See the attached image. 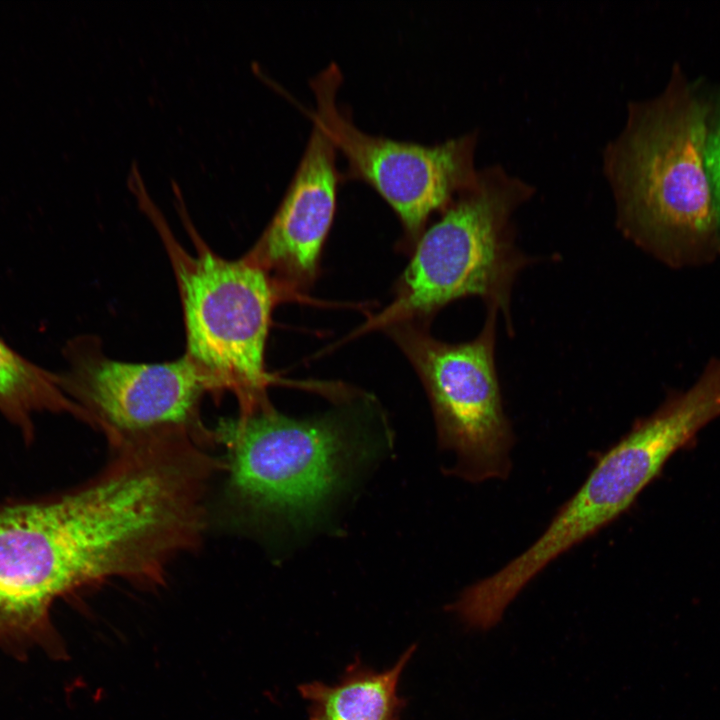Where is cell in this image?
Masks as SVG:
<instances>
[{
    "instance_id": "obj_7",
    "label": "cell",
    "mask_w": 720,
    "mask_h": 720,
    "mask_svg": "<svg viewBox=\"0 0 720 720\" xmlns=\"http://www.w3.org/2000/svg\"><path fill=\"white\" fill-rule=\"evenodd\" d=\"M497 316L487 309L480 334L459 344L412 326H391L427 391L439 446L455 456L448 473L472 483L506 479L512 466L515 436L495 365Z\"/></svg>"
},
{
    "instance_id": "obj_8",
    "label": "cell",
    "mask_w": 720,
    "mask_h": 720,
    "mask_svg": "<svg viewBox=\"0 0 720 720\" xmlns=\"http://www.w3.org/2000/svg\"><path fill=\"white\" fill-rule=\"evenodd\" d=\"M341 80L340 68L334 62L316 74L310 81L316 108L304 110L321 124L346 158L347 169L342 176L372 186L395 211L406 233L418 238L434 212L442 211L476 181L477 135L470 132L424 145L366 133L337 105Z\"/></svg>"
},
{
    "instance_id": "obj_4",
    "label": "cell",
    "mask_w": 720,
    "mask_h": 720,
    "mask_svg": "<svg viewBox=\"0 0 720 720\" xmlns=\"http://www.w3.org/2000/svg\"><path fill=\"white\" fill-rule=\"evenodd\" d=\"M720 417V396L695 382L672 392L651 415L638 419L597 460L545 531L495 574L471 585L470 600L485 618L499 620L518 593L543 569L616 520L661 472L667 460Z\"/></svg>"
},
{
    "instance_id": "obj_2",
    "label": "cell",
    "mask_w": 720,
    "mask_h": 720,
    "mask_svg": "<svg viewBox=\"0 0 720 720\" xmlns=\"http://www.w3.org/2000/svg\"><path fill=\"white\" fill-rule=\"evenodd\" d=\"M709 109L679 67L657 97L629 104L604 170L626 238L672 268L720 256V222L705 165Z\"/></svg>"
},
{
    "instance_id": "obj_11",
    "label": "cell",
    "mask_w": 720,
    "mask_h": 720,
    "mask_svg": "<svg viewBox=\"0 0 720 720\" xmlns=\"http://www.w3.org/2000/svg\"><path fill=\"white\" fill-rule=\"evenodd\" d=\"M415 646L389 670L375 672L361 663L349 666L338 684L314 681L298 687L308 701V720H399L403 707L397 695L399 677Z\"/></svg>"
},
{
    "instance_id": "obj_1",
    "label": "cell",
    "mask_w": 720,
    "mask_h": 720,
    "mask_svg": "<svg viewBox=\"0 0 720 720\" xmlns=\"http://www.w3.org/2000/svg\"><path fill=\"white\" fill-rule=\"evenodd\" d=\"M192 482L164 447H113L95 479L49 499L0 505V639L48 631L58 597L107 579L159 585L198 541Z\"/></svg>"
},
{
    "instance_id": "obj_9",
    "label": "cell",
    "mask_w": 720,
    "mask_h": 720,
    "mask_svg": "<svg viewBox=\"0 0 720 720\" xmlns=\"http://www.w3.org/2000/svg\"><path fill=\"white\" fill-rule=\"evenodd\" d=\"M65 356L62 388L80 402L88 420L103 428L111 444L160 429L201 428L198 405L214 387L186 355L161 363L123 362L78 339Z\"/></svg>"
},
{
    "instance_id": "obj_13",
    "label": "cell",
    "mask_w": 720,
    "mask_h": 720,
    "mask_svg": "<svg viewBox=\"0 0 720 720\" xmlns=\"http://www.w3.org/2000/svg\"><path fill=\"white\" fill-rule=\"evenodd\" d=\"M711 120L706 139L705 165L720 222V99Z\"/></svg>"
},
{
    "instance_id": "obj_12",
    "label": "cell",
    "mask_w": 720,
    "mask_h": 720,
    "mask_svg": "<svg viewBox=\"0 0 720 720\" xmlns=\"http://www.w3.org/2000/svg\"><path fill=\"white\" fill-rule=\"evenodd\" d=\"M40 411H69L83 417L60 376L22 356L0 337V412L24 429Z\"/></svg>"
},
{
    "instance_id": "obj_6",
    "label": "cell",
    "mask_w": 720,
    "mask_h": 720,
    "mask_svg": "<svg viewBox=\"0 0 720 720\" xmlns=\"http://www.w3.org/2000/svg\"><path fill=\"white\" fill-rule=\"evenodd\" d=\"M186 356L215 389L232 390L240 415L270 406L265 347L278 287L249 257L224 259L209 250L178 270Z\"/></svg>"
},
{
    "instance_id": "obj_3",
    "label": "cell",
    "mask_w": 720,
    "mask_h": 720,
    "mask_svg": "<svg viewBox=\"0 0 720 720\" xmlns=\"http://www.w3.org/2000/svg\"><path fill=\"white\" fill-rule=\"evenodd\" d=\"M533 188L499 166L478 171L440 218L418 237L393 301L358 333L388 328L468 296L501 312L513 334L511 295L518 274L535 259L515 244L512 216Z\"/></svg>"
},
{
    "instance_id": "obj_5",
    "label": "cell",
    "mask_w": 720,
    "mask_h": 720,
    "mask_svg": "<svg viewBox=\"0 0 720 720\" xmlns=\"http://www.w3.org/2000/svg\"><path fill=\"white\" fill-rule=\"evenodd\" d=\"M227 494L247 518L302 522L313 517L370 456L364 430L332 412L295 419L269 406L222 419Z\"/></svg>"
},
{
    "instance_id": "obj_10",
    "label": "cell",
    "mask_w": 720,
    "mask_h": 720,
    "mask_svg": "<svg viewBox=\"0 0 720 720\" xmlns=\"http://www.w3.org/2000/svg\"><path fill=\"white\" fill-rule=\"evenodd\" d=\"M313 126L303 154L271 222L249 258L261 266L276 286L290 290L314 279L321 250L330 230L342 179L336 148L321 124Z\"/></svg>"
}]
</instances>
